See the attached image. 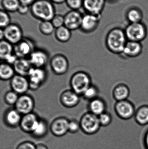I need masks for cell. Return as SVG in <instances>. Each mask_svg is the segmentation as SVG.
Listing matches in <instances>:
<instances>
[{
  "instance_id": "6da1fadb",
  "label": "cell",
  "mask_w": 148,
  "mask_h": 149,
  "mask_svg": "<svg viewBox=\"0 0 148 149\" xmlns=\"http://www.w3.org/2000/svg\"><path fill=\"white\" fill-rule=\"evenodd\" d=\"M127 41L125 31L120 29H114L107 36L106 46L110 52L120 55L123 52Z\"/></svg>"
},
{
  "instance_id": "7a4b0ae2",
  "label": "cell",
  "mask_w": 148,
  "mask_h": 149,
  "mask_svg": "<svg viewBox=\"0 0 148 149\" xmlns=\"http://www.w3.org/2000/svg\"><path fill=\"white\" fill-rule=\"evenodd\" d=\"M31 9L33 15L42 21H51L55 15L54 5L48 0L36 1Z\"/></svg>"
},
{
  "instance_id": "3957f363",
  "label": "cell",
  "mask_w": 148,
  "mask_h": 149,
  "mask_svg": "<svg viewBox=\"0 0 148 149\" xmlns=\"http://www.w3.org/2000/svg\"><path fill=\"white\" fill-rule=\"evenodd\" d=\"M80 124L82 131L87 135L96 134L101 127L98 116L90 112L83 116L80 120Z\"/></svg>"
},
{
  "instance_id": "277c9868",
  "label": "cell",
  "mask_w": 148,
  "mask_h": 149,
  "mask_svg": "<svg viewBox=\"0 0 148 149\" xmlns=\"http://www.w3.org/2000/svg\"><path fill=\"white\" fill-rule=\"evenodd\" d=\"M91 80L88 74L83 72L74 74L70 81L72 90L78 95H83L86 90L91 86Z\"/></svg>"
},
{
  "instance_id": "5b68a950",
  "label": "cell",
  "mask_w": 148,
  "mask_h": 149,
  "mask_svg": "<svg viewBox=\"0 0 148 149\" xmlns=\"http://www.w3.org/2000/svg\"><path fill=\"white\" fill-rule=\"evenodd\" d=\"M114 111L120 119L129 120L134 116L136 110L133 103L127 100L116 102L115 104Z\"/></svg>"
},
{
  "instance_id": "8992f818",
  "label": "cell",
  "mask_w": 148,
  "mask_h": 149,
  "mask_svg": "<svg viewBox=\"0 0 148 149\" xmlns=\"http://www.w3.org/2000/svg\"><path fill=\"white\" fill-rule=\"evenodd\" d=\"M128 41L141 42L147 36V30L145 26L140 23H131L125 31Z\"/></svg>"
},
{
  "instance_id": "52a82bcc",
  "label": "cell",
  "mask_w": 148,
  "mask_h": 149,
  "mask_svg": "<svg viewBox=\"0 0 148 149\" xmlns=\"http://www.w3.org/2000/svg\"><path fill=\"white\" fill-rule=\"evenodd\" d=\"M30 88L32 90L38 89L46 79V74L42 68L33 67L29 73Z\"/></svg>"
},
{
  "instance_id": "ba28073f",
  "label": "cell",
  "mask_w": 148,
  "mask_h": 149,
  "mask_svg": "<svg viewBox=\"0 0 148 149\" xmlns=\"http://www.w3.org/2000/svg\"><path fill=\"white\" fill-rule=\"evenodd\" d=\"M3 31L4 39L11 44L15 45L22 40V31L18 25L9 24Z\"/></svg>"
},
{
  "instance_id": "9c48e42d",
  "label": "cell",
  "mask_w": 148,
  "mask_h": 149,
  "mask_svg": "<svg viewBox=\"0 0 148 149\" xmlns=\"http://www.w3.org/2000/svg\"><path fill=\"white\" fill-rule=\"evenodd\" d=\"M69 122L70 121L64 117L55 119L50 125V132L56 137L63 136L69 132Z\"/></svg>"
},
{
  "instance_id": "30bf717a",
  "label": "cell",
  "mask_w": 148,
  "mask_h": 149,
  "mask_svg": "<svg viewBox=\"0 0 148 149\" xmlns=\"http://www.w3.org/2000/svg\"><path fill=\"white\" fill-rule=\"evenodd\" d=\"M15 107V109L19 113L24 115L32 113L34 102L31 96L27 95H22L19 96Z\"/></svg>"
},
{
  "instance_id": "8fae6325",
  "label": "cell",
  "mask_w": 148,
  "mask_h": 149,
  "mask_svg": "<svg viewBox=\"0 0 148 149\" xmlns=\"http://www.w3.org/2000/svg\"><path fill=\"white\" fill-rule=\"evenodd\" d=\"M83 17L81 13L76 10L70 11L64 17V26L70 31L81 28Z\"/></svg>"
},
{
  "instance_id": "7c38bea8",
  "label": "cell",
  "mask_w": 148,
  "mask_h": 149,
  "mask_svg": "<svg viewBox=\"0 0 148 149\" xmlns=\"http://www.w3.org/2000/svg\"><path fill=\"white\" fill-rule=\"evenodd\" d=\"M10 85L13 91L21 95L24 94L30 88L28 80L25 76L17 74L11 79Z\"/></svg>"
},
{
  "instance_id": "4fadbf2b",
  "label": "cell",
  "mask_w": 148,
  "mask_h": 149,
  "mask_svg": "<svg viewBox=\"0 0 148 149\" xmlns=\"http://www.w3.org/2000/svg\"><path fill=\"white\" fill-rule=\"evenodd\" d=\"M143 50V46L140 42L128 41L120 56L125 58H136L140 56Z\"/></svg>"
},
{
  "instance_id": "5bb4252c",
  "label": "cell",
  "mask_w": 148,
  "mask_h": 149,
  "mask_svg": "<svg viewBox=\"0 0 148 149\" xmlns=\"http://www.w3.org/2000/svg\"><path fill=\"white\" fill-rule=\"evenodd\" d=\"M40 120L37 116L31 113L24 115L22 117L20 126L23 131L27 133L32 134L39 123Z\"/></svg>"
},
{
  "instance_id": "9a60e30c",
  "label": "cell",
  "mask_w": 148,
  "mask_h": 149,
  "mask_svg": "<svg viewBox=\"0 0 148 149\" xmlns=\"http://www.w3.org/2000/svg\"><path fill=\"white\" fill-rule=\"evenodd\" d=\"M51 68L57 74H65L68 69V62L67 58L62 55H57L52 58L50 61Z\"/></svg>"
},
{
  "instance_id": "2e32d148",
  "label": "cell",
  "mask_w": 148,
  "mask_h": 149,
  "mask_svg": "<svg viewBox=\"0 0 148 149\" xmlns=\"http://www.w3.org/2000/svg\"><path fill=\"white\" fill-rule=\"evenodd\" d=\"M14 53L18 58H25L33 52V45L28 40H22L15 45Z\"/></svg>"
},
{
  "instance_id": "e0dca14e",
  "label": "cell",
  "mask_w": 148,
  "mask_h": 149,
  "mask_svg": "<svg viewBox=\"0 0 148 149\" xmlns=\"http://www.w3.org/2000/svg\"><path fill=\"white\" fill-rule=\"evenodd\" d=\"M29 59L33 67L42 68L47 63L48 56L43 51H34L30 54Z\"/></svg>"
},
{
  "instance_id": "ac0fdd59",
  "label": "cell",
  "mask_w": 148,
  "mask_h": 149,
  "mask_svg": "<svg viewBox=\"0 0 148 149\" xmlns=\"http://www.w3.org/2000/svg\"><path fill=\"white\" fill-rule=\"evenodd\" d=\"M62 104L65 107H74L79 103V95L73 90H68L62 93L61 96Z\"/></svg>"
},
{
  "instance_id": "d6986e66",
  "label": "cell",
  "mask_w": 148,
  "mask_h": 149,
  "mask_svg": "<svg viewBox=\"0 0 148 149\" xmlns=\"http://www.w3.org/2000/svg\"><path fill=\"white\" fill-rule=\"evenodd\" d=\"M104 0H83V6L88 14L98 16L104 6Z\"/></svg>"
},
{
  "instance_id": "ffe728a7",
  "label": "cell",
  "mask_w": 148,
  "mask_h": 149,
  "mask_svg": "<svg viewBox=\"0 0 148 149\" xmlns=\"http://www.w3.org/2000/svg\"><path fill=\"white\" fill-rule=\"evenodd\" d=\"M29 59L26 58H18L14 65L15 72L17 74L26 76L28 75L31 68L33 67Z\"/></svg>"
},
{
  "instance_id": "44dd1931",
  "label": "cell",
  "mask_w": 148,
  "mask_h": 149,
  "mask_svg": "<svg viewBox=\"0 0 148 149\" xmlns=\"http://www.w3.org/2000/svg\"><path fill=\"white\" fill-rule=\"evenodd\" d=\"M98 20V16L92 14H87L83 17L81 28L85 32H91L96 28Z\"/></svg>"
},
{
  "instance_id": "7402d4cb",
  "label": "cell",
  "mask_w": 148,
  "mask_h": 149,
  "mask_svg": "<svg viewBox=\"0 0 148 149\" xmlns=\"http://www.w3.org/2000/svg\"><path fill=\"white\" fill-rule=\"evenodd\" d=\"M130 95V89L124 83L117 84L113 90V96L116 102L127 100Z\"/></svg>"
},
{
  "instance_id": "603a6c76",
  "label": "cell",
  "mask_w": 148,
  "mask_h": 149,
  "mask_svg": "<svg viewBox=\"0 0 148 149\" xmlns=\"http://www.w3.org/2000/svg\"><path fill=\"white\" fill-rule=\"evenodd\" d=\"M21 114L16 109L8 110L4 116L6 124L11 127H16L20 125L22 119Z\"/></svg>"
},
{
  "instance_id": "cb8c5ba5",
  "label": "cell",
  "mask_w": 148,
  "mask_h": 149,
  "mask_svg": "<svg viewBox=\"0 0 148 149\" xmlns=\"http://www.w3.org/2000/svg\"><path fill=\"white\" fill-rule=\"evenodd\" d=\"M107 107L104 100L98 97L90 101L89 104L90 113L97 116L107 112Z\"/></svg>"
},
{
  "instance_id": "d4e9b609",
  "label": "cell",
  "mask_w": 148,
  "mask_h": 149,
  "mask_svg": "<svg viewBox=\"0 0 148 149\" xmlns=\"http://www.w3.org/2000/svg\"><path fill=\"white\" fill-rule=\"evenodd\" d=\"M134 117L138 125L141 126L148 125V105H142L138 108Z\"/></svg>"
},
{
  "instance_id": "484cf974",
  "label": "cell",
  "mask_w": 148,
  "mask_h": 149,
  "mask_svg": "<svg viewBox=\"0 0 148 149\" xmlns=\"http://www.w3.org/2000/svg\"><path fill=\"white\" fill-rule=\"evenodd\" d=\"M14 70L8 63L1 64L0 66V77L1 79L8 80L11 79L14 76Z\"/></svg>"
},
{
  "instance_id": "4316f807",
  "label": "cell",
  "mask_w": 148,
  "mask_h": 149,
  "mask_svg": "<svg viewBox=\"0 0 148 149\" xmlns=\"http://www.w3.org/2000/svg\"><path fill=\"white\" fill-rule=\"evenodd\" d=\"M47 132L48 126L47 123L43 120H40L36 127L31 134L34 137L40 138L45 136Z\"/></svg>"
},
{
  "instance_id": "83f0119b",
  "label": "cell",
  "mask_w": 148,
  "mask_h": 149,
  "mask_svg": "<svg viewBox=\"0 0 148 149\" xmlns=\"http://www.w3.org/2000/svg\"><path fill=\"white\" fill-rule=\"evenodd\" d=\"M71 31L66 26H63L56 29L55 36L57 40L62 42H66L70 39Z\"/></svg>"
},
{
  "instance_id": "f1b7e54d",
  "label": "cell",
  "mask_w": 148,
  "mask_h": 149,
  "mask_svg": "<svg viewBox=\"0 0 148 149\" xmlns=\"http://www.w3.org/2000/svg\"><path fill=\"white\" fill-rule=\"evenodd\" d=\"M14 48L12 44L5 40H1L0 42V58L4 60L7 56L12 54Z\"/></svg>"
},
{
  "instance_id": "f546056e",
  "label": "cell",
  "mask_w": 148,
  "mask_h": 149,
  "mask_svg": "<svg viewBox=\"0 0 148 149\" xmlns=\"http://www.w3.org/2000/svg\"><path fill=\"white\" fill-rule=\"evenodd\" d=\"M2 3L3 8L11 12L17 11L21 4L19 0H2Z\"/></svg>"
},
{
  "instance_id": "4dcf8cb0",
  "label": "cell",
  "mask_w": 148,
  "mask_h": 149,
  "mask_svg": "<svg viewBox=\"0 0 148 149\" xmlns=\"http://www.w3.org/2000/svg\"><path fill=\"white\" fill-rule=\"evenodd\" d=\"M54 27L51 21H42L40 25V29L42 33L45 35H50L54 32Z\"/></svg>"
},
{
  "instance_id": "1f68e13d",
  "label": "cell",
  "mask_w": 148,
  "mask_h": 149,
  "mask_svg": "<svg viewBox=\"0 0 148 149\" xmlns=\"http://www.w3.org/2000/svg\"><path fill=\"white\" fill-rule=\"evenodd\" d=\"M98 118L101 127H108L111 124L113 120V117L111 114L107 112L98 116Z\"/></svg>"
},
{
  "instance_id": "d6a6232c",
  "label": "cell",
  "mask_w": 148,
  "mask_h": 149,
  "mask_svg": "<svg viewBox=\"0 0 148 149\" xmlns=\"http://www.w3.org/2000/svg\"><path fill=\"white\" fill-rule=\"evenodd\" d=\"M98 94V90L97 88L91 85L85 91L83 95L86 99L91 101L97 98Z\"/></svg>"
},
{
  "instance_id": "836d02e7",
  "label": "cell",
  "mask_w": 148,
  "mask_h": 149,
  "mask_svg": "<svg viewBox=\"0 0 148 149\" xmlns=\"http://www.w3.org/2000/svg\"><path fill=\"white\" fill-rule=\"evenodd\" d=\"M19 96L18 94L14 91L8 92L5 95V100L7 104L10 105H15Z\"/></svg>"
},
{
  "instance_id": "e575fe53",
  "label": "cell",
  "mask_w": 148,
  "mask_h": 149,
  "mask_svg": "<svg viewBox=\"0 0 148 149\" xmlns=\"http://www.w3.org/2000/svg\"><path fill=\"white\" fill-rule=\"evenodd\" d=\"M128 18L131 23L140 22L141 20V15L138 10L132 9L128 13Z\"/></svg>"
},
{
  "instance_id": "d590c367",
  "label": "cell",
  "mask_w": 148,
  "mask_h": 149,
  "mask_svg": "<svg viewBox=\"0 0 148 149\" xmlns=\"http://www.w3.org/2000/svg\"><path fill=\"white\" fill-rule=\"evenodd\" d=\"M0 26L1 29H4L10 24V17L6 11L1 10L0 12Z\"/></svg>"
},
{
  "instance_id": "8d00e7d4",
  "label": "cell",
  "mask_w": 148,
  "mask_h": 149,
  "mask_svg": "<svg viewBox=\"0 0 148 149\" xmlns=\"http://www.w3.org/2000/svg\"><path fill=\"white\" fill-rule=\"evenodd\" d=\"M51 21L54 28L56 29L64 25V17L61 15H55Z\"/></svg>"
},
{
  "instance_id": "74e56055",
  "label": "cell",
  "mask_w": 148,
  "mask_h": 149,
  "mask_svg": "<svg viewBox=\"0 0 148 149\" xmlns=\"http://www.w3.org/2000/svg\"><path fill=\"white\" fill-rule=\"evenodd\" d=\"M68 6L73 10H76L83 5V0H66Z\"/></svg>"
},
{
  "instance_id": "f35d334b",
  "label": "cell",
  "mask_w": 148,
  "mask_h": 149,
  "mask_svg": "<svg viewBox=\"0 0 148 149\" xmlns=\"http://www.w3.org/2000/svg\"><path fill=\"white\" fill-rule=\"evenodd\" d=\"M81 129L80 123L76 120L70 121L69 124V132L72 134L77 133Z\"/></svg>"
},
{
  "instance_id": "ab89813d",
  "label": "cell",
  "mask_w": 148,
  "mask_h": 149,
  "mask_svg": "<svg viewBox=\"0 0 148 149\" xmlns=\"http://www.w3.org/2000/svg\"><path fill=\"white\" fill-rule=\"evenodd\" d=\"M17 149H36V145L31 142L24 141L20 143Z\"/></svg>"
},
{
  "instance_id": "60d3db41",
  "label": "cell",
  "mask_w": 148,
  "mask_h": 149,
  "mask_svg": "<svg viewBox=\"0 0 148 149\" xmlns=\"http://www.w3.org/2000/svg\"><path fill=\"white\" fill-rule=\"evenodd\" d=\"M18 58L16 56L15 54L13 55L12 54L7 56L3 60H5L7 63L8 64L10 65H14V64L16 62Z\"/></svg>"
},
{
  "instance_id": "b9f144b4",
  "label": "cell",
  "mask_w": 148,
  "mask_h": 149,
  "mask_svg": "<svg viewBox=\"0 0 148 149\" xmlns=\"http://www.w3.org/2000/svg\"><path fill=\"white\" fill-rule=\"evenodd\" d=\"M28 10L29 6L21 3L18 10H17V11L21 15H25L28 12Z\"/></svg>"
},
{
  "instance_id": "7bdbcfd3",
  "label": "cell",
  "mask_w": 148,
  "mask_h": 149,
  "mask_svg": "<svg viewBox=\"0 0 148 149\" xmlns=\"http://www.w3.org/2000/svg\"><path fill=\"white\" fill-rule=\"evenodd\" d=\"M142 143L145 149H148V129L147 130L142 138Z\"/></svg>"
},
{
  "instance_id": "ee69618b",
  "label": "cell",
  "mask_w": 148,
  "mask_h": 149,
  "mask_svg": "<svg viewBox=\"0 0 148 149\" xmlns=\"http://www.w3.org/2000/svg\"><path fill=\"white\" fill-rule=\"evenodd\" d=\"M19 1L21 4L29 6L30 4L32 5L36 1L35 0H19Z\"/></svg>"
},
{
  "instance_id": "f6af8a7d",
  "label": "cell",
  "mask_w": 148,
  "mask_h": 149,
  "mask_svg": "<svg viewBox=\"0 0 148 149\" xmlns=\"http://www.w3.org/2000/svg\"><path fill=\"white\" fill-rule=\"evenodd\" d=\"M36 149H48L46 145L43 143H39L36 145Z\"/></svg>"
},
{
  "instance_id": "bcb514c9",
  "label": "cell",
  "mask_w": 148,
  "mask_h": 149,
  "mask_svg": "<svg viewBox=\"0 0 148 149\" xmlns=\"http://www.w3.org/2000/svg\"><path fill=\"white\" fill-rule=\"evenodd\" d=\"M0 38H1V41L3 40L4 38V33H3V29H1L0 31Z\"/></svg>"
},
{
  "instance_id": "7dc6e473",
  "label": "cell",
  "mask_w": 148,
  "mask_h": 149,
  "mask_svg": "<svg viewBox=\"0 0 148 149\" xmlns=\"http://www.w3.org/2000/svg\"><path fill=\"white\" fill-rule=\"evenodd\" d=\"M54 2L57 3H61L66 1V0H51Z\"/></svg>"
},
{
  "instance_id": "c3c4849f",
  "label": "cell",
  "mask_w": 148,
  "mask_h": 149,
  "mask_svg": "<svg viewBox=\"0 0 148 149\" xmlns=\"http://www.w3.org/2000/svg\"><path fill=\"white\" fill-rule=\"evenodd\" d=\"M111 1H115V0H111Z\"/></svg>"
}]
</instances>
